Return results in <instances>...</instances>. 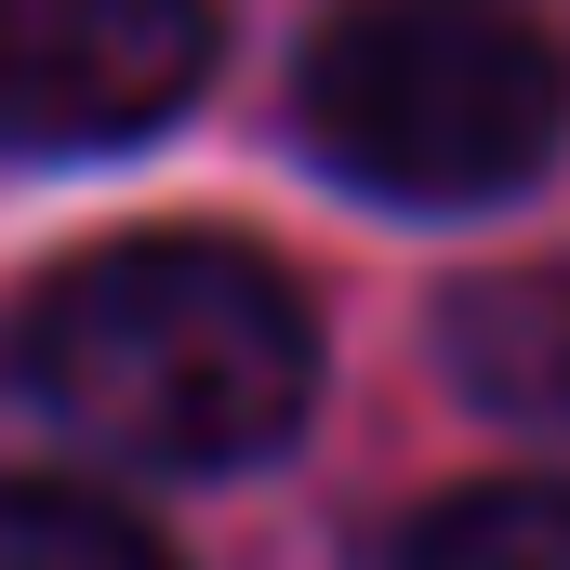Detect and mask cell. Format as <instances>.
I'll return each mask as SVG.
<instances>
[{
    "instance_id": "obj_1",
    "label": "cell",
    "mask_w": 570,
    "mask_h": 570,
    "mask_svg": "<svg viewBox=\"0 0 570 570\" xmlns=\"http://www.w3.org/2000/svg\"><path fill=\"white\" fill-rule=\"evenodd\" d=\"M27 372L146 464H266L318 399V318L239 239H120L27 305Z\"/></svg>"
},
{
    "instance_id": "obj_2",
    "label": "cell",
    "mask_w": 570,
    "mask_h": 570,
    "mask_svg": "<svg viewBox=\"0 0 570 570\" xmlns=\"http://www.w3.org/2000/svg\"><path fill=\"white\" fill-rule=\"evenodd\" d=\"M570 67L544 27L491 0H358L305 53V134L372 199H504L544 173Z\"/></svg>"
},
{
    "instance_id": "obj_3",
    "label": "cell",
    "mask_w": 570,
    "mask_h": 570,
    "mask_svg": "<svg viewBox=\"0 0 570 570\" xmlns=\"http://www.w3.org/2000/svg\"><path fill=\"white\" fill-rule=\"evenodd\" d=\"M213 80V0H0V146L80 159Z\"/></svg>"
},
{
    "instance_id": "obj_4",
    "label": "cell",
    "mask_w": 570,
    "mask_h": 570,
    "mask_svg": "<svg viewBox=\"0 0 570 570\" xmlns=\"http://www.w3.org/2000/svg\"><path fill=\"white\" fill-rule=\"evenodd\" d=\"M438 358L464 372L478 412L570 425V266H491L438 305Z\"/></svg>"
},
{
    "instance_id": "obj_5",
    "label": "cell",
    "mask_w": 570,
    "mask_h": 570,
    "mask_svg": "<svg viewBox=\"0 0 570 570\" xmlns=\"http://www.w3.org/2000/svg\"><path fill=\"white\" fill-rule=\"evenodd\" d=\"M399 570H570V491H544V478L451 491V504L412 518Z\"/></svg>"
},
{
    "instance_id": "obj_6",
    "label": "cell",
    "mask_w": 570,
    "mask_h": 570,
    "mask_svg": "<svg viewBox=\"0 0 570 570\" xmlns=\"http://www.w3.org/2000/svg\"><path fill=\"white\" fill-rule=\"evenodd\" d=\"M0 570H173L134 518H107L94 491H53V478H13L0 491Z\"/></svg>"
}]
</instances>
